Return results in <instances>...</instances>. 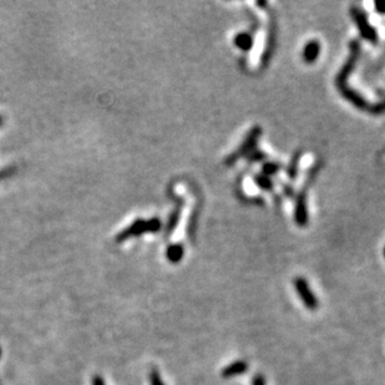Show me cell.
<instances>
[{
    "instance_id": "6da1fadb",
    "label": "cell",
    "mask_w": 385,
    "mask_h": 385,
    "mask_svg": "<svg viewBox=\"0 0 385 385\" xmlns=\"http://www.w3.org/2000/svg\"><path fill=\"white\" fill-rule=\"evenodd\" d=\"M161 222L158 218H151L150 221L137 220L132 223L130 227L125 228L122 232H120L116 237L117 242L126 241L130 237L141 236L144 233H149V232H157L160 231Z\"/></svg>"
},
{
    "instance_id": "7a4b0ae2",
    "label": "cell",
    "mask_w": 385,
    "mask_h": 385,
    "mask_svg": "<svg viewBox=\"0 0 385 385\" xmlns=\"http://www.w3.org/2000/svg\"><path fill=\"white\" fill-rule=\"evenodd\" d=\"M293 284L304 306L309 310H317L318 307H319V302L310 289L309 283L303 277H298V278H294Z\"/></svg>"
},
{
    "instance_id": "3957f363",
    "label": "cell",
    "mask_w": 385,
    "mask_h": 385,
    "mask_svg": "<svg viewBox=\"0 0 385 385\" xmlns=\"http://www.w3.org/2000/svg\"><path fill=\"white\" fill-rule=\"evenodd\" d=\"M247 370H248V363L244 362V360H237V362L231 363L230 365L223 368L221 375H222L225 379H230V378L243 374Z\"/></svg>"
},
{
    "instance_id": "277c9868",
    "label": "cell",
    "mask_w": 385,
    "mask_h": 385,
    "mask_svg": "<svg viewBox=\"0 0 385 385\" xmlns=\"http://www.w3.org/2000/svg\"><path fill=\"white\" fill-rule=\"evenodd\" d=\"M319 54V44L317 41H310L307 44L303 51V59L307 63H313Z\"/></svg>"
},
{
    "instance_id": "5b68a950",
    "label": "cell",
    "mask_w": 385,
    "mask_h": 385,
    "mask_svg": "<svg viewBox=\"0 0 385 385\" xmlns=\"http://www.w3.org/2000/svg\"><path fill=\"white\" fill-rule=\"evenodd\" d=\"M183 253H185V251H183V247L181 244H171L166 251V257L171 263H178L182 259Z\"/></svg>"
},
{
    "instance_id": "8992f818",
    "label": "cell",
    "mask_w": 385,
    "mask_h": 385,
    "mask_svg": "<svg viewBox=\"0 0 385 385\" xmlns=\"http://www.w3.org/2000/svg\"><path fill=\"white\" fill-rule=\"evenodd\" d=\"M354 18H355V20H357L358 25H359L360 31H362L363 36L367 39H374V31H373V29L370 28L369 25H368V23H367V20L364 19V16H363L362 14L359 13V11H355Z\"/></svg>"
},
{
    "instance_id": "52a82bcc",
    "label": "cell",
    "mask_w": 385,
    "mask_h": 385,
    "mask_svg": "<svg viewBox=\"0 0 385 385\" xmlns=\"http://www.w3.org/2000/svg\"><path fill=\"white\" fill-rule=\"evenodd\" d=\"M234 43H236V45L238 46L239 49H242V50H248V49L252 46V43H253V41H252L251 35L243 33V34H239L238 36H236Z\"/></svg>"
},
{
    "instance_id": "ba28073f",
    "label": "cell",
    "mask_w": 385,
    "mask_h": 385,
    "mask_svg": "<svg viewBox=\"0 0 385 385\" xmlns=\"http://www.w3.org/2000/svg\"><path fill=\"white\" fill-rule=\"evenodd\" d=\"M149 379H150V384L151 385H165V383H163L162 378H161L160 373H158L157 369H152L151 372H150Z\"/></svg>"
},
{
    "instance_id": "9c48e42d",
    "label": "cell",
    "mask_w": 385,
    "mask_h": 385,
    "mask_svg": "<svg viewBox=\"0 0 385 385\" xmlns=\"http://www.w3.org/2000/svg\"><path fill=\"white\" fill-rule=\"evenodd\" d=\"M177 220H178V212H177V211H175V212H173L172 215H171L170 222H168V225H167V232H168V233H171V232H172L173 227H175L176 223H177Z\"/></svg>"
},
{
    "instance_id": "30bf717a",
    "label": "cell",
    "mask_w": 385,
    "mask_h": 385,
    "mask_svg": "<svg viewBox=\"0 0 385 385\" xmlns=\"http://www.w3.org/2000/svg\"><path fill=\"white\" fill-rule=\"evenodd\" d=\"M252 385H266V379L262 374H256L252 379Z\"/></svg>"
},
{
    "instance_id": "8fae6325",
    "label": "cell",
    "mask_w": 385,
    "mask_h": 385,
    "mask_svg": "<svg viewBox=\"0 0 385 385\" xmlns=\"http://www.w3.org/2000/svg\"><path fill=\"white\" fill-rule=\"evenodd\" d=\"M92 385H106V384H105L104 379H102L100 375H95L94 379H92Z\"/></svg>"
},
{
    "instance_id": "7c38bea8",
    "label": "cell",
    "mask_w": 385,
    "mask_h": 385,
    "mask_svg": "<svg viewBox=\"0 0 385 385\" xmlns=\"http://www.w3.org/2000/svg\"><path fill=\"white\" fill-rule=\"evenodd\" d=\"M375 8L378 9V11H382V13H385V3L384 1H378L375 4Z\"/></svg>"
},
{
    "instance_id": "4fadbf2b",
    "label": "cell",
    "mask_w": 385,
    "mask_h": 385,
    "mask_svg": "<svg viewBox=\"0 0 385 385\" xmlns=\"http://www.w3.org/2000/svg\"><path fill=\"white\" fill-rule=\"evenodd\" d=\"M0 124H1V117H0Z\"/></svg>"
},
{
    "instance_id": "5bb4252c",
    "label": "cell",
    "mask_w": 385,
    "mask_h": 385,
    "mask_svg": "<svg viewBox=\"0 0 385 385\" xmlns=\"http://www.w3.org/2000/svg\"><path fill=\"white\" fill-rule=\"evenodd\" d=\"M384 257H385V249H384Z\"/></svg>"
}]
</instances>
